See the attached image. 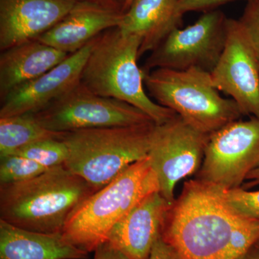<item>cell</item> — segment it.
Here are the masks:
<instances>
[{
  "mask_svg": "<svg viewBox=\"0 0 259 259\" xmlns=\"http://www.w3.org/2000/svg\"><path fill=\"white\" fill-rule=\"evenodd\" d=\"M162 238L177 259H238L259 240V221L242 217L197 180L186 182Z\"/></svg>",
  "mask_w": 259,
  "mask_h": 259,
  "instance_id": "1",
  "label": "cell"
},
{
  "mask_svg": "<svg viewBox=\"0 0 259 259\" xmlns=\"http://www.w3.org/2000/svg\"><path fill=\"white\" fill-rule=\"evenodd\" d=\"M96 190L65 166L31 180L0 185V220L44 233H62L72 213Z\"/></svg>",
  "mask_w": 259,
  "mask_h": 259,
  "instance_id": "2",
  "label": "cell"
},
{
  "mask_svg": "<svg viewBox=\"0 0 259 259\" xmlns=\"http://www.w3.org/2000/svg\"><path fill=\"white\" fill-rule=\"evenodd\" d=\"M141 42L139 35L123 33L118 27L104 32L95 39L80 82L96 95L137 107L161 125L177 114L146 93L144 73L138 64Z\"/></svg>",
  "mask_w": 259,
  "mask_h": 259,
  "instance_id": "3",
  "label": "cell"
},
{
  "mask_svg": "<svg viewBox=\"0 0 259 259\" xmlns=\"http://www.w3.org/2000/svg\"><path fill=\"white\" fill-rule=\"evenodd\" d=\"M156 124L62 133L69 150L64 166L99 190L133 163L147 157Z\"/></svg>",
  "mask_w": 259,
  "mask_h": 259,
  "instance_id": "4",
  "label": "cell"
},
{
  "mask_svg": "<svg viewBox=\"0 0 259 259\" xmlns=\"http://www.w3.org/2000/svg\"><path fill=\"white\" fill-rule=\"evenodd\" d=\"M156 191L159 184L147 156L87 199L70 216L63 235L80 249L88 253L95 251L125 214Z\"/></svg>",
  "mask_w": 259,
  "mask_h": 259,
  "instance_id": "5",
  "label": "cell"
},
{
  "mask_svg": "<svg viewBox=\"0 0 259 259\" xmlns=\"http://www.w3.org/2000/svg\"><path fill=\"white\" fill-rule=\"evenodd\" d=\"M144 84L156 103L208 136L244 115L234 100L220 95L210 73L202 70L158 68L144 74Z\"/></svg>",
  "mask_w": 259,
  "mask_h": 259,
  "instance_id": "6",
  "label": "cell"
},
{
  "mask_svg": "<svg viewBox=\"0 0 259 259\" xmlns=\"http://www.w3.org/2000/svg\"><path fill=\"white\" fill-rule=\"evenodd\" d=\"M228 20L221 10H209L192 25L175 28L150 53L144 74L158 68L212 72L226 45Z\"/></svg>",
  "mask_w": 259,
  "mask_h": 259,
  "instance_id": "7",
  "label": "cell"
},
{
  "mask_svg": "<svg viewBox=\"0 0 259 259\" xmlns=\"http://www.w3.org/2000/svg\"><path fill=\"white\" fill-rule=\"evenodd\" d=\"M32 114L42 127L58 133L153 122L137 107L96 95L81 82L44 110Z\"/></svg>",
  "mask_w": 259,
  "mask_h": 259,
  "instance_id": "8",
  "label": "cell"
},
{
  "mask_svg": "<svg viewBox=\"0 0 259 259\" xmlns=\"http://www.w3.org/2000/svg\"><path fill=\"white\" fill-rule=\"evenodd\" d=\"M258 166L259 119L251 117L209 136L196 180L218 188H238Z\"/></svg>",
  "mask_w": 259,
  "mask_h": 259,
  "instance_id": "9",
  "label": "cell"
},
{
  "mask_svg": "<svg viewBox=\"0 0 259 259\" xmlns=\"http://www.w3.org/2000/svg\"><path fill=\"white\" fill-rule=\"evenodd\" d=\"M209 136L189 125L179 115L156 125L148 157L157 177L159 192L175 203V187L199 171Z\"/></svg>",
  "mask_w": 259,
  "mask_h": 259,
  "instance_id": "10",
  "label": "cell"
},
{
  "mask_svg": "<svg viewBox=\"0 0 259 259\" xmlns=\"http://www.w3.org/2000/svg\"><path fill=\"white\" fill-rule=\"evenodd\" d=\"M210 76L214 88L229 95L243 115L259 119V62L238 20L228 18L226 45Z\"/></svg>",
  "mask_w": 259,
  "mask_h": 259,
  "instance_id": "11",
  "label": "cell"
},
{
  "mask_svg": "<svg viewBox=\"0 0 259 259\" xmlns=\"http://www.w3.org/2000/svg\"><path fill=\"white\" fill-rule=\"evenodd\" d=\"M95 39L54 69L8 94L1 100L0 118L36 113L74 88L80 82Z\"/></svg>",
  "mask_w": 259,
  "mask_h": 259,
  "instance_id": "12",
  "label": "cell"
},
{
  "mask_svg": "<svg viewBox=\"0 0 259 259\" xmlns=\"http://www.w3.org/2000/svg\"><path fill=\"white\" fill-rule=\"evenodd\" d=\"M76 0H0V51L36 40L73 9Z\"/></svg>",
  "mask_w": 259,
  "mask_h": 259,
  "instance_id": "13",
  "label": "cell"
},
{
  "mask_svg": "<svg viewBox=\"0 0 259 259\" xmlns=\"http://www.w3.org/2000/svg\"><path fill=\"white\" fill-rule=\"evenodd\" d=\"M173 204L159 191L148 194L113 227L107 241L129 259H149Z\"/></svg>",
  "mask_w": 259,
  "mask_h": 259,
  "instance_id": "14",
  "label": "cell"
},
{
  "mask_svg": "<svg viewBox=\"0 0 259 259\" xmlns=\"http://www.w3.org/2000/svg\"><path fill=\"white\" fill-rule=\"evenodd\" d=\"M123 13L111 7L77 2L61 21L36 40L63 52L74 54L104 32L118 27Z\"/></svg>",
  "mask_w": 259,
  "mask_h": 259,
  "instance_id": "15",
  "label": "cell"
},
{
  "mask_svg": "<svg viewBox=\"0 0 259 259\" xmlns=\"http://www.w3.org/2000/svg\"><path fill=\"white\" fill-rule=\"evenodd\" d=\"M70 55L37 40L1 51L0 99L3 100L15 89L46 74Z\"/></svg>",
  "mask_w": 259,
  "mask_h": 259,
  "instance_id": "16",
  "label": "cell"
},
{
  "mask_svg": "<svg viewBox=\"0 0 259 259\" xmlns=\"http://www.w3.org/2000/svg\"><path fill=\"white\" fill-rule=\"evenodd\" d=\"M179 0H135L122 15L118 28L125 34L142 39L139 59L151 53L175 28H180L183 15L178 11Z\"/></svg>",
  "mask_w": 259,
  "mask_h": 259,
  "instance_id": "17",
  "label": "cell"
},
{
  "mask_svg": "<svg viewBox=\"0 0 259 259\" xmlns=\"http://www.w3.org/2000/svg\"><path fill=\"white\" fill-rule=\"evenodd\" d=\"M63 233L28 231L0 220V259H87Z\"/></svg>",
  "mask_w": 259,
  "mask_h": 259,
  "instance_id": "18",
  "label": "cell"
},
{
  "mask_svg": "<svg viewBox=\"0 0 259 259\" xmlns=\"http://www.w3.org/2000/svg\"><path fill=\"white\" fill-rule=\"evenodd\" d=\"M61 134L42 127L32 113L0 118V156L40 140L58 139Z\"/></svg>",
  "mask_w": 259,
  "mask_h": 259,
  "instance_id": "19",
  "label": "cell"
},
{
  "mask_svg": "<svg viewBox=\"0 0 259 259\" xmlns=\"http://www.w3.org/2000/svg\"><path fill=\"white\" fill-rule=\"evenodd\" d=\"M11 154L30 158L50 168L64 166L69 157V150L64 141L59 138H54L35 141L19 148Z\"/></svg>",
  "mask_w": 259,
  "mask_h": 259,
  "instance_id": "20",
  "label": "cell"
},
{
  "mask_svg": "<svg viewBox=\"0 0 259 259\" xmlns=\"http://www.w3.org/2000/svg\"><path fill=\"white\" fill-rule=\"evenodd\" d=\"M48 169L37 162L23 156L14 154L0 156V185L25 182Z\"/></svg>",
  "mask_w": 259,
  "mask_h": 259,
  "instance_id": "21",
  "label": "cell"
},
{
  "mask_svg": "<svg viewBox=\"0 0 259 259\" xmlns=\"http://www.w3.org/2000/svg\"><path fill=\"white\" fill-rule=\"evenodd\" d=\"M207 186L233 212L242 217L259 221V190L248 191L241 187L221 189Z\"/></svg>",
  "mask_w": 259,
  "mask_h": 259,
  "instance_id": "22",
  "label": "cell"
},
{
  "mask_svg": "<svg viewBox=\"0 0 259 259\" xmlns=\"http://www.w3.org/2000/svg\"><path fill=\"white\" fill-rule=\"evenodd\" d=\"M238 20L259 62V0H247L244 12Z\"/></svg>",
  "mask_w": 259,
  "mask_h": 259,
  "instance_id": "23",
  "label": "cell"
},
{
  "mask_svg": "<svg viewBox=\"0 0 259 259\" xmlns=\"http://www.w3.org/2000/svg\"><path fill=\"white\" fill-rule=\"evenodd\" d=\"M234 1L237 0H179L178 11L184 16L189 12H207L214 10L221 5Z\"/></svg>",
  "mask_w": 259,
  "mask_h": 259,
  "instance_id": "24",
  "label": "cell"
},
{
  "mask_svg": "<svg viewBox=\"0 0 259 259\" xmlns=\"http://www.w3.org/2000/svg\"><path fill=\"white\" fill-rule=\"evenodd\" d=\"M94 259H129L108 241L99 245L95 250Z\"/></svg>",
  "mask_w": 259,
  "mask_h": 259,
  "instance_id": "25",
  "label": "cell"
},
{
  "mask_svg": "<svg viewBox=\"0 0 259 259\" xmlns=\"http://www.w3.org/2000/svg\"><path fill=\"white\" fill-rule=\"evenodd\" d=\"M149 259H177L173 250L167 244L162 236L156 241L153 245Z\"/></svg>",
  "mask_w": 259,
  "mask_h": 259,
  "instance_id": "26",
  "label": "cell"
},
{
  "mask_svg": "<svg viewBox=\"0 0 259 259\" xmlns=\"http://www.w3.org/2000/svg\"><path fill=\"white\" fill-rule=\"evenodd\" d=\"M77 2H88V3H96L104 6L111 7L122 11L125 0H76ZM123 12V11H122Z\"/></svg>",
  "mask_w": 259,
  "mask_h": 259,
  "instance_id": "27",
  "label": "cell"
},
{
  "mask_svg": "<svg viewBox=\"0 0 259 259\" xmlns=\"http://www.w3.org/2000/svg\"><path fill=\"white\" fill-rule=\"evenodd\" d=\"M246 180L248 182L243 186V189L245 190H248L259 185V166L253 171L250 172L249 175L247 177Z\"/></svg>",
  "mask_w": 259,
  "mask_h": 259,
  "instance_id": "28",
  "label": "cell"
},
{
  "mask_svg": "<svg viewBox=\"0 0 259 259\" xmlns=\"http://www.w3.org/2000/svg\"><path fill=\"white\" fill-rule=\"evenodd\" d=\"M238 259H259L258 247L255 244Z\"/></svg>",
  "mask_w": 259,
  "mask_h": 259,
  "instance_id": "29",
  "label": "cell"
},
{
  "mask_svg": "<svg viewBox=\"0 0 259 259\" xmlns=\"http://www.w3.org/2000/svg\"><path fill=\"white\" fill-rule=\"evenodd\" d=\"M134 1L135 0H125L123 8H122V11H123V13H125V11H127V10L129 9L130 7L131 6V5L133 4V3H134Z\"/></svg>",
  "mask_w": 259,
  "mask_h": 259,
  "instance_id": "30",
  "label": "cell"
},
{
  "mask_svg": "<svg viewBox=\"0 0 259 259\" xmlns=\"http://www.w3.org/2000/svg\"><path fill=\"white\" fill-rule=\"evenodd\" d=\"M255 245H257V246H258V248H259V240H258V241H257V243H255Z\"/></svg>",
  "mask_w": 259,
  "mask_h": 259,
  "instance_id": "31",
  "label": "cell"
}]
</instances>
